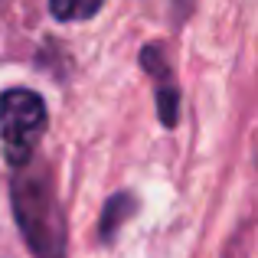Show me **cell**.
Segmentation results:
<instances>
[{
  "label": "cell",
  "mask_w": 258,
  "mask_h": 258,
  "mask_svg": "<svg viewBox=\"0 0 258 258\" xmlns=\"http://www.w3.org/2000/svg\"><path fill=\"white\" fill-rule=\"evenodd\" d=\"M10 203L20 235L30 245L33 258H66V216L52 176L43 164L30 160L26 167H17V176L10 183Z\"/></svg>",
  "instance_id": "6da1fadb"
},
{
  "label": "cell",
  "mask_w": 258,
  "mask_h": 258,
  "mask_svg": "<svg viewBox=\"0 0 258 258\" xmlns=\"http://www.w3.org/2000/svg\"><path fill=\"white\" fill-rule=\"evenodd\" d=\"M49 124V111L39 92L33 88H7L0 95V151L17 170L26 167L36 154Z\"/></svg>",
  "instance_id": "7a4b0ae2"
},
{
  "label": "cell",
  "mask_w": 258,
  "mask_h": 258,
  "mask_svg": "<svg viewBox=\"0 0 258 258\" xmlns=\"http://www.w3.org/2000/svg\"><path fill=\"white\" fill-rule=\"evenodd\" d=\"M141 66L147 69V76L157 82V114L164 127H176L180 118V88L170 79V62H167V52L160 43H147L141 49Z\"/></svg>",
  "instance_id": "3957f363"
},
{
  "label": "cell",
  "mask_w": 258,
  "mask_h": 258,
  "mask_svg": "<svg viewBox=\"0 0 258 258\" xmlns=\"http://www.w3.org/2000/svg\"><path fill=\"white\" fill-rule=\"evenodd\" d=\"M138 213V200H134L131 193H114L111 200L105 203V209H101V219H98V239L101 242H114V235H118V229L124 226L131 216Z\"/></svg>",
  "instance_id": "277c9868"
},
{
  "label": "cell",
  "mask_w": 258,
  "mask_h": 258,
  "mask_svg": "<svg viewBox=\"0 0 258 258\" xmlns=\"http://www.w3.org/2000/svg\"><path fill=\"white\" fill-rule=\"evenodd\" d=\"M105 0H49V13L62 23H72V20H92L95 13L101 10Z\"/></svg>",
  "instance_id": "5b68a950"
},
{
  "label": "cell",
  "mask_w": 258,
  "mask_h": 258,
  "mask_svg": "<svg viewBox=\"0 0 258 258\" xmlns=\"http://www.w3.org/2000/svg\"><path fill=\"white\" fill-rule=\"evenodd\" d=\"M176 4V17H183V13H186V0H173Z\"/></svg>",
  "instance_id": "8992f818"
},
{
  "label": "cell",
  "mask_w": 258,
  "mask_h": 258,
  "mask_svg": "<svg viewBox=\"0 0 258 258\" xmlns=\"http://www.w3.org/2000/svg\"><path fill=\"white\" fill-rule=\"evenodd\" d=\"M4 4H7V0H0V7H4Z\"/></svg>",
  "instance_id": "52a82bcc"
}]
</instances>
